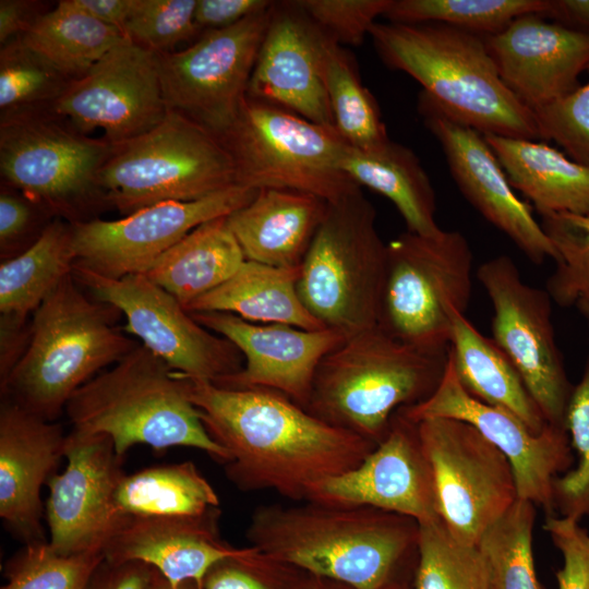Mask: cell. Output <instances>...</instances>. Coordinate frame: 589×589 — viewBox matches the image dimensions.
<instances>
[{
	"label": "cell",
	"mask_w": 589,
	"mask_h": 589,
	"mask_svg": "<svg viewBox=\"0 0 589 589\" xmlns=\"http://www.w3.org/2000/svg\"><path fill=\"white\" fill-rule=\"evenodd\" d=\"M187 378L206 431L230 456L225 473L240 491L272 490L304 502L314 483L354 469L376 447L279 392Z\"/></svg>",
	"instance_id": "cell-1"
},
{
	"label": "cell",
	"mask_w": 589,
	"mask_h": 589,
	"mask_svg": "<svg viewBox=\"0 0 589 589\" xmlns=\"http://www.w3.org/2000/svg\"><path fill=\"white\" fill-rule=\"evenodd\" d=\"M299 503L256 507L245 531L251 546L351 589L382 588L418 551L419 522L408 516L369 506Z\"/></svg>",
	"instance_id": "cell-2"
},
{
	"label": "cell",
	"mask_w": 589,
	"mask_h": 589,
	"mask_svg": "<svg viewBox=\"0 0 589 589\" xmlns=\"http://www.w3.org/2000/svg\"><path fill=\"white\" fill-rule=\"evenodd\" d=\"M369 36L389 69L418 81L448 116L483 135L537 141L534 113L506 87L484 37L442 23H374Z\"/></svg>",
	"instance_id": "cell-3"
},
{
	"label": "cell",
	"mask_w": 589,
	"mask_h": 589,
	"mask_svg": "<svg viewBox=\"0 0 589 589\" xmlns=\"http://www.w3.org/2000/svg\"><path fill=\"white\" fill-rule=\"evenodd\" d=\"M121 315L85 294L72 273L64 277L34 312L28 344L0 384L1 397L55 421L75 390L139 345L117 326Z\"/></svg>",
	"instance_id": "cell-4"
},
{
	"label": "cell",
	"mask_w": 589,
	"mask_h": 589,
	"mask_svg": "<svg viewBox=\"0 0 589 589\" xmlns=\"http://www.w3.org/2000/svg\"><path fill=\"white\" fill-rule=\"evenodd\" d=\"M189 381L142 344L69 399L72 430L109 436L120 457L134 445L157 452L192 447L223 465L228 452L206 431L188 393Z\"/></svg>",
	"instance_id": "cell-5"
},
{
	"label": "cell",
	"mask_w": 589,
	"mask_h": 589,
	"mask_svg": "<svg viewBox=\"0 0 589 589\" xmlns=\"http://www.w3.org/2000/svg\"><path fill=\"white\" fill-rule=\"evenodd\" d=\"M447 362L448 352L420 351L378 326L364 329L322 359L304 409L377 445L397 410L435 392Z\"/></svg>",
	"instance_id": "cell-6"
},
{
	"label": "cell",
	"mask_w": 589,
	"mask_h": 589,
	"mask_svg": "<svg viewBox=\"0 0 589 589\" xmlns=\"http://www.w3.org/2000/svg\"><path fill=\"white\" fill-rule=\"evenodd\" d=\"M113 148L77 130L49 106L0 113V175L5 183L70 224L108 207L98 183Z\"/></svg>",
	"instance_id": "cell-7"
},
{
	"label": "cell",
	"mask_w": 589,
	"mask_h": 589,
	"mask_svg": "<svg viewBox=\"0 0 589 589\" xmlns=\"http://www.w3.org/2000/svg\"><path fill=\"white\" fill-rule=\"evenodd\" d=\"M386 255L376 211L361 189L328 202L300 265L302 303L324 327L348 336L377 326Z\"/></svg>",
	"instance_id": "cell-8"
},
{
	"label": "cell",
	"mask_w": 589,
	"mask_h": 589,
	"mask_svg": "<svg viewBox=\"0 0 589 589\" xmlns=\"http://www.w3.org/2000/svg\"><path fill=\"white\" fill-rule=\"evenodd\" d=\"M386 245L377 326L420 351L447 353L452 313L465 314L472 293L468 240L458 230L433 236L407 230Z\"/></svg>",
	"instance_id": "cell-9"
},
{
	"label": "cell",
	"mask_w": 589,
	"mask_h": 589,
	"mask_svg": "<svg viewBox=\"0 0 589 589\" xmlns=\"http://www.w3.org/2000/svg\"><path fill=\"white\" fill-rule=\"evenodd\" d=\"M98 183L108 207L124 216L161 202L200 200L238 184L220 140L172 110L148 132L113 144Z\"/></svg>",
	"instance_id": "cell-10"
},
{
	"label": "cell",
	"mask_w": 589,
	"mask_h": 589,
	"mask_svg": "<svg viewBox=\"0 0 589 589\" xmlns=\"http://www.w3.org/2000/svg\"><path fill=\"white\" fill-rule=\"evenodd\" d=\"M216 136L239 185L297 190L327 202L361 189L339 168L348 144L335 128L276 105L247 95L233 122Z\"/></svg>",
	"instance_id": "cell-11"
},
{
	"label": "cell",
	"mask_w": 589,
	"mask_h": 589,
	"mask_svg": "<svg viewBox=\"0 0 589 589\" xmlns=\"http://www.w3.org/2000/svg\"><path fill=\"white\" fill-rule=\"evenodd\" d=\"M72 275L91 297L116 306L128 334L187 377L217 384L238 373L244 358L225 337L207 329L145 274L111 278L74 263Z\"/></svg>",
	"instance_id": "cell-12"
},
{
	"label": "cell",
	"mask_w": 589,
	"mask_h": 589,
	"mask_svg": "<svg viewBox=\"0 0 589 589\" xmlns=\"http://www.w3.org/2000/svg\"><path fill=\"white\" fill-rule=\"evenodd\" d=\"M417 425L433 472L438 516L456 539L477 545L518 498L512 465L465 421L430 418Z\"/></svg>",
	"instance_id": "cell-13"
},
{
	"label": "cell",
	"mask_w": 589,
	"mask_h": 589,
	"mask_svg": "<svg viewBox=\"0 0 589 589\" xmlns=\"http://www.w3.org/2000/svg\"><path fill=\"white\" fill-rule=\"evenodd\" d=\"M274 3L232 26L204 32L183 50L156 53L167 109L215 135L224 132L247 96Z\"/></svg>",
	"instance_id": "cell-14"
},
{
	"label": "cell",
	"mask_w": 589,
	"mask_h": 589,
	"mask_svg": "<svg viewBox=\"0 0 589 589\" xmlns=\"http://www.w3.org/2000/svg\"><path fill=\"white\" fill-rule=\"evenodd\" d=\"M476 277L493 308L492 339L518 371L545 421L564 429L574 385L555 340L551 296L527 284L505 254L483 262Z\"/></svg>",
	"instance_id": "cell-15"
},
{
	"label": "cell",
	"mask_w": 589,
	"mask_h": 589,
	"mask_svg": "<svg viewBox=\"0 0 589 589\" xmlns=\"http://www.w3.org/2000/svg\"><path fill=\"white\" fill-rule=\"evenodd\" d=\"M257 191L236 184L195 201L161 202L116 220L71 224L75 262L111 278L146 274L192 230L245 206Z\"/></svg>",
	"instance_id": "cell-16"
},
{
	"label": "cell",
	"mask_w": 589,
	"mask_h": 589,
	"mask_svg": "<svg viewBox=\"0 0 589 589\" xmlns=\"http://www.w3.org/2000/svg\"><path fill=\"white\" fill-rule=\"evenodd\" d=\"M77 130L103 129L111 144L135 139L166 117L157 55L125 38L49 106Z\"/></svg>",
	"instance_id": "cell-17"
},
{
	"label": "cell",
	"mask_w": 589,
	"mask_h": 589,
	"mask_svg": "<svg viewBox=\"0 0 589 589\" xmlns=\"http://www.w3.org/2000/svg\"><path fill=\"white\" fill-rule=\"evenodd\" d=\"M67 467L48 480L50 546L62 555L105 552L129 516L116 503L123 457L105 434H67Z\"/></svg>",
	"instance_id": "cell-18"
},
{
	"label": "cell",
	"mask_w": 589,
	"mask_h": 589,
	"mask_svg": "<svg viewBox=\"0 0 589 589\" xmlns=\"http://www.w3.org/2000/svg\"><path fill=\"white\" fill-rule=\"evenodd\" d=\"M399 411L413 422L450 418L471 424L508 458L518 497L554 515L553 482L574 462L565 429L548 424L541 433H534L510 411L476 399L461 386L449 360L435 392Z\"/></svg>",
	"instance_id": "cell-19"
},
{
	"label": "cell",
	"mask_w": 589,
	"mask_h": 589,
	"mask_svg": "<svg viewBox=\"0 0 589 589\" xmlns=\"http://www.w3.org/2000/svg\"><path fill=\"white\" fill-rule=\"evenodd\" d=\"M418 111L440 143L464 197L534 264L555 259V250L529 205L514 192L483 134L448 116L421 92Z\"/></svg>",
	"instance_id": "cell-20"
},
{
	"label": "cell",
	"mask_w": 589,
	"mask_h": 589,
	"mask_svg": "<svg viewBox=\"0 0 589 589\" xmlns=\"http://www.w3.org/2000/svg\"><path fill=\"white\" fill-rule=\"evenodd\" d=\"M304 502L375 507L419 524L438 518L433 472L417 422L397 410L386 436L358 467L314 483Z\"/></svg>",
	"instance_id": "cell-21"
},
{
	"label": "cell",
	"mask_w": 589,
	"mask_h": 589,
	"mask_svg": "<svg viewBox=\"0 0 589 589\" xmlns=\"http://www.w3.org/2000/svg\"><path fill=\"white\" fill-rule=\"evenodd\" d=\"M192 317L231 341L242 353V369L219 381L228 388L279 392L305 408L322 359L348 337L342 332L255 324L226 312H195Z\"/></svg>",
	"instance_id": "cell-22"
},
{
	"label": "cell",
	"mask_w": 589,
	"mask_h": 589,
	"mask_svg": "<svg viewBox=\"0 0 589 589\" xmlns=\"http://www.w3.org/2000/svg\"><path fill=\"white\" fill-rule=\"evenodd\" d=\"M326 39L296 1L275 2L247 95L335 128L324 82Z\"/></svg>",
	"instance_id": "cell-23"
},
{
	"label": "cell",
	"mask_w": 589,
	"mask_h": 589,
	"mask_svg": "<svg viewBox=\"0 0 589 589\" xmlns=\"http://www.w3.org/2000/svg\"><path fill=\"white\" fill-rule=\"evenodd\" d=\"M484 41L506 87L532 111L577 89L589 70V34L539 14L519 16Z\"/></svg>",
	"instance_id": "cell-24"
},
{
	"label": "cell",
	"mask_w": 589,
	"mask_h": 589,
	"mask_svg": "<svg viewBox=\"0 0 589 589\" xmlns=\"http://www.w3.org/2000/svg\"><path fill=\"white\" fill-rule=\"evenodd\" d=\"M67 434L9 398L0 406V517L24 544L46 541L40 490L65 453Z\"/></svg>",
	"instance_id": "cell-25"
},
{
	"label": "cell",
	"mask_w": 589,
	"mask_h": 589,
	"mask_svg": "<svg viewBox=\"0 0 589 589\" xmlns=\"http://www.w3.org/2000/svg\"><path fill=\"white\" fill-rule=\"evenodd\" d=\"M219 516L218 507L195 516H129L107 544L105 560L145 563L173 586L191 580L203 589L215 564L244 550L221 538Z\"/></svg>",
	"instance_id": "cell-26"
},
{
	"label": "cell",
	"mask_w": 589,
	"mask_h": 589,
	"mask_svg": "<svg viewBox=\"0 0 589 589\" xmlns=\"http://www.w3.org/2000/svg\"><path fill=\"white\" fill-rule=\"evenodd\" d=\"M328 202L290 189H260L227 225L245 260L275 267H299L325 217Z\"/></svg>",
	"instance_id": "cell-27"
},
{
	"label": "cell",
	"mask_w": 589,
	"mask_h": 589,
	"mask_svg": "<svg viewBox=\"0 0 589 589\" xmlns=\"http://www.w3.org/2000/svg\"><path fill=\"white\" fill-rule=\"evenodd\" d=\"M513 189L541 215H589V166L542 142L483 135Z\"/></svg>",
	"instance_id": "cell-28"
},
{
	"label": "cell",
	"mask_w": 589,
	"mask_h": 589,
	"mask_svg": "<svg viewBox=\"0 0 589 589\" xmlns=\"http://www.w3.org/2000/svg\"><path fill=\"white\" fill-rule=\"evenodd\" d=\"M448 360L476 399L510 411L534 433L549 424L512 361L458 311L452 313Z\"/></svg>",
	"instance_id": "cell-29"
},
{
	"label": "cell",
	"mask_w": 589,
	"mask_h": 589,
	"mask_svg": "<svg viewBox=\"0 0 589 589\" xmlns=\"http://www.w3.org/2000/svg\"><path fill=\"white\" fill-rule=\"evenodd\" d=\"M300 266L286 268L245 260L219 287L185 311L226 312L249 322L285 324L303 329L326 328L304 306L298 293Z\"/></svg>",
	"instance_id": "cell-30"
},
{
	"label": "cell",
	"mask_w": 589,
	"mask_h": 589,
	"mask_svg": "<svg viewBox=\"0 0 589 589\" xmlns=\"http://www.w3.org/2000/svg\"><path fill=\"white\" fill-rule=\"evenodd\" d=\"M339 168L360 188L387 197L404 218L407 230L422 236L437 233L436 196L418 156L407 146L387 141L369 151L347 145Z\"/></svg>",
	"instance_id": "cell-31"
},
{
	"label": "cell",
	"mask_w": 589,
	"mask_h": 589,
	"mask_svg": "<svg viewBox=\"0 0 589 589\" xmlns=\"http://www.w3.org/2000/svg\"><path fill=\"white\" fill-rule=\"evenodd\" d=\"M227 216L204 223L167 250L145 274L185 310L223 285L244 263Z\"/></svg>",
	"instance_id": "cell-32"
},
{
	"label": "cell",
	"mask_w": 589,
	"mask_h": 589,
	"mask_svg": "<svg viewBox=\"0 0 589 589\" xmlns=\"http://www.w3.org/2000/svg\"><path fill=\"white\" fill-rule=\"evenodd\" d=\"M75 261L72 225L56 218L28 250L1 262V316L27 322L48 294L72 273Z\"/></svg>",
	"instance_id": "cell-33"
},
{
	"label": "cell",
	"mask_w": 589,
	"mask_h": 589,
	"mask_svg": "<svg viewBox=\"0 0 589 589\" xmlns=\"http://www.w3.org/2000/svg\"><path fill=\"white\" fill-rule=\"evenodd\" d=\"M19 38L73 81L128 37L83 11L72 0H60Z\"/></svg>",
	"instance_id": "cell-34"
},
{
	"label": "cell",
	"mask_w": 589,
	"mask_h": 589,
	"mask_svg": "<svg viewBox=\"0 0 589 589\" xmlns=\"http://www.w3.org/2000/svg\"><path fill=\"white\" fill-rule=\"evenodd\" d=\"M116 503L125 516H195L218 507L213 485L190 460L124 474Z\"/></svg>",
	"instance_id": "cell-35"
},
{
	"label": "cell",
	"mask_w": 589,
	"mask_h": 589,
	"mask_svg": "<svg viewBox=\"0 0 589 589\" xmlns=\"http://www.w3.org/2000/svg\"><path fill=\"white\" fill-rule=\"evenodd\" d=\"M324 82L334 127L349 146L369 151L390 140L376 100L361 83L353 59L328 37L324 51Z\"/></svg>",
	"instance_id": "cell-36"
},
{
	"label": "cell",
	"mask_w": 589,
	"mask_h": 589,
	"mask_svg": "<svg viewBox=\"0 0 589 589\" xmlns=\"http://www.w3.org/2000/svg\"><path fill=\"white\" fill-rule=\"evenodd\" d=\"M537 506L517 498L481 534L477 546L488 567L491 589H545L533 557Z\"/></svg>",
	"instance_id": "cell-37"
},
{
	"label": "cell",
	"mask_w": 589,
	"mask_h": 589,
	"mask_svg": "<svg viewBox=\"0 0 589 589\" xmlns=\"http://www.w3.org/2000/svg\"><path fill=\"white\" fill-rule=\"evenodd\" d=\"M546 9L548 0H390L383 16L395 23H442L486 37Z\"/></svg>",
	"instance_id": "cell-38"
},
{
	"label": "cell",
	"mask_w": 589,
	"mask_h": 589,
	"mask_svg": "<svg viewBox=\"0 0 589 589\" xmlns=\"http://www.w3.org/2000/svg\"><path fill=\"white\" fill-rule=\"evenodd\" d=\"M413 589H491V582L478 546L456 539L438 517L419 524Z\"/></svg>",
	"instance_id": "cell-39"
},
{
	"label": "cell",
	"mask_w": 589,
	"mask_h": 589,
	"mask_svg": "<svg viewBox=\"0 0 589 589\" xmlns=\"http://www.w3.org/2000/svg\"><path fill=\"white\" fill-rule=\"evenodd\" d=\"M540 225L555 250L545 290L553 302L589 320V215L550 214Z\"/></svg>",
	"instance_id": "cell-40"
},
{
	"label": "cell",
	"mask_w": 589,
	"mask_h": 589,
	"mask_svg": "<svg viewBox=\"0 0 589 589\" xmlns=\"http://www.w3.org/2000/svg\"><path fill=\"white\" fill-rule=\"evenodd\" d=\"M72 80L15 38L0 49V113L50 106Z\"/></svg>",
	"instance_id": "cell-41"
},
{
	"label": "cell",
	"mask_w": 589,
	"mask_h": 589,
	"mask_svg": "<svg viewBox=\"0 0 589 589\" xmlns=\"http://www.w3.org/2000/svg\"><path fill=\"white\" fill-rule=\"evenodd\" d=\"M105 553L62 555L48 541L27 543L7 563L1 589H86Z\"/></svg>",
	"instance_id": "cell-42"
},
{
	"label": "cell",
	"mask_w": 589,
	"mask_h": 589,
	"mask_svg": "<svg viewBox=\"0 0 589 589\" xmlns=\"http://www.w3.org/2000/svg\"><path fill=\"white\" fill-rule=\"evenodd\" d=\"M564 429L578 462L574 469L555 478L553 507L558 516L579 521L589 516V354L580 380L573 387L564 416Z\"/></svg>",
	"instance_id": "cell-43"
},
{
	"label": "cell",
	"mask_w": 589,
	"mask_h": 589,
	"mask_svg": "<svg viewBox=\"0 0 589 589\" xmlns=\"http://www.w3.org/2000/svg\"><path fill=\"white\" fill-rule=\"evenodd\" d=\"M197 0H133L124 35L155 53L170 52L196 35Z\"/></svg>",
	"instance_id": "cell-44"
},
{
	"label": "cell",
	"mask_w": 589,
	"mask_h": 589,
	"mask_svg": "<svg viewBox=\"0 0 589 589\" xmlns=\"http://www.w3.org/2000/svg\"><path fill=\"white\" fill-rule=\"evenodd\" d=\"M533 113L540 140L557 143L569 158L589 166V81Z\"/></svg>",
	"instance_id": "cell-45"
},
{
	"label": "cell",
	"mask_w": 589,
	"mask_h": 589,
	"mask_svg": "<svg viewBox=\"0 0 589 589\" xmlns=\"http://www.w3.org/2000/svg\"><path fill=\"white\" fill-rule=\"evenodd\" d=\"M294 1L325 36L340 46L362 44L390 3V0Z\"/></svg>",
	"instance_id": "cell-46"
},
{
	"label": "cell",
	"mask_w": 589,
	"mask_h": 589,
	"mask_svg": "<svg viewBox=\"0 0 589 589\" xmlns=\"http://www.w3.org/2000/svg\"><path fill=\"white\" fill-rule=\"evenodd\" d=\"M44 208L19 190L1 182L0 257L10 260L28 250L51 224Z\"/></svg>",
	"instance_id": "cell-47"
},
{
	"label": "cell",
	"mask_w": 589,
	"mask_h": 589,
	"mask_svg": "<svg viewBox=\"0 0 589 589\" xmlns=\"http://www.w3.org/2000/svg\"><path fill=\"white\" fill-rule=\"evenodd\" d=\"M563 557L556 573L558 589H589V533L579 521L548 515L543 525Z\"/></svg>",
	"instance_id": "cell-48"
},
{
	"label": "cell",
	"mask_w": 589,
	"mask_h": 589,
	"mask_svg": "<svg viewBox=\"0 0 589 589\" xmlns=\"http://www.w3.org/2000/svg\"><path fill=\"white\" fill-rule=\"evenodd\" d=\"M268 557L255 548L215 564L206 574L203 589H271L262 579Z\"/></svg>",
	"instance_id": "cell-49"
},
{
	"label": "cell",
	"mask_w": 589,
	"mask_h": 589,
	"mask_svg": "<svg viewBox=\"0 0 589 589\" xmlns=\"http://www.w3.org/2000/svg\"><path fill=\"white\" fill-rule=\"evenodd\" d=\"M269 0H197L194 21L199 29H220L267 9Z\"/></svg>",
	"instance_id": "cell-50"
},
{
	"label": "cell",
	"mask_w": 589,
	"mask_h": 589,
	"mask_svg": "<svg viewBox=\"0 0 589 589\" xmlns=\"http://www.w3.org/2000/svg\"><path fill=\"white\" fill-rule=\"evenodd\" d=\"M153 567L141 562L115 563L104 560L86 589H146Z\"/></svg>",
	"instance_id": "cell-51"
},
{
	"label": "cell",
	"mask_w": 589,
	"mask_h": 589,
	"mask_svg": "<svg viewBox=\"0 0 589 589\" xmlns=\"http://www.w3.org/2000/svg\"><path fill=\"white\" fill-rule=\"evenodd\" d=\"M44 3L33 0L0 1V44L23 36L46 13Z\"/></svg>",
	"instance_id": "cell-52"
},
{
	"label": "cell",
	"mask_w": 589,
	"mask_h": 589,
	"mask_svg": "<svg viewBox=\"0 0 589 589\" xmlns=\"http://www.w3.org/2000/svg\"><path fill=\"white\" fill-rule=\"evenodd\" d=\"M564 27L589 34V0H548L540 15Z\"/></svg>",
	"instance_id": "cell-53"
},
{
	"label": "cell",
	"mask_w": 589,
	"mask_h": 589,
	"mask_svg": "<svg viewBox=\"0 0 589 589\" xmlns=\"http://www.w3.org/2000/svg\"><path fill=\"white\" fill-rule=\"evenodd\" d=\"M73 3L98 21L124 34L133 0H72Z\"/></svg>",
	"instance_id": "cell-54"
},
{
	"label": "cell",
	"mask_w": 589,
	"mask_h": 589,
	"mask_svg": "<svg viewBox=\"0 0 589 589\" xmlns=\"http://www.w3.org/2000/svg\"><path fill=\"white\" fill-rule=\"evenodd\" d=\"M146 589H200L194 581H183L178 586H173L168 579H166L155 568L152 570V575Z\"/></svg>",
	"instance_id": "cell-55"
},
{
	"label": "cell",
	"mask_w": 589,
	"mask_h": 589,
	"mask_svg": "<svg viewBox=\"0 0 589 589\" xmlns=\"http://www.w3.org/2000/svg\"><path fill=\"white\" fill-rule=\"evenodd\" d=\"M380 589H413V588L409 587L405 582H401V581L395 579V580L386 584L385 586H383Z\"/></svg>",
	"instance_id": "cell-56"
},
{
	"label": "cell",
	"mask_w": 589,
	"mask_h": 589,
	"mask_svg": "<svg viewBox=\"0 0 589 589\" xmlns=\"http://www.w3.org/2000/svg\"><path fill=\"white\" fill-rule=\"evenodd\" d=\"M587 322H588V326H589V320H587Z\"/></svg>",
	"instance_id": "cell-57"
}]
</instances>
